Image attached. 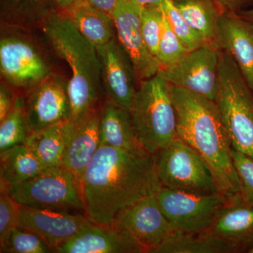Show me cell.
Segmentation results:
<instances>
[{
	"label": "cell",
	"instance_id": "1",
	"mask_svg": "<svg viewBox=\"0 0 253 253\" xmlns=\"http://www.w3.org/2000/svg\"><path fill=\"white\" fill-rule=\"evenodd\" d=\"M84 214L98 225L113 226L123 208L155 194L161 186L156 155L101 145L81 181Z\"/></svg>",
	"mask_w": 253,
	"mask_h": 253
},
{
	"label": "cell",
	"instance_id": "2",
	"mask_svg": "<svg viewBox=\"0 0 253 253\" xmlns=\"http://www.w3.org/2000/svg\"><path fill=\"white\" fill-rule=\"evenodd\" d=\"M176 136L195 150L211 169L220 194L233 198L240 192L231 145L215 101L172 85Z\"/></svg>",
	"mask_w": 253,
	"mask_h": 253
},
{
	"label": "cell",
	"instance_id": "3",
	"mask_svg": "<svg viewBox=\"0 0 253 253\" xmlns=\"http://www.w3.org/2000/svg\"><path fill=\"white\" fill-rule=\"evenodd\" d=\"M55 52L68 63L72 77L68 83L71 119L80 117L100 103L101 63L96 46L80 33L65 14L54 15L44 25Z\"/></svg>",
	"mask_w": 253,
	"mask_h": 253
},
{
	"label": "cell",
	"instance_id": "4",
	"mask_svg": "<svg viewBox=\"0 0 253 253\" xmlns=\"http://www.w3.org/2000/svg\"><path fill=\"white\" fill-rule=\"evenodd\" d=\"M139 84L129 110L131 121L141 146L156 155L177 136L172 84L160 72Z\"/></svg>",
	"mask_w": 253,
	"mask_h": 253
},
{
	"label": "cell",
	"instance_id": "5",
	"mask_svg": "<svg viewBox=\"0 0 253 253\" xmlns=\"http://www.w3.org/2000/svg\"><path fill=\"white\" fill-rule=\"evenodd\" d=\"M214 101L231 148L253 159V90L231 55L221 49Z\"/></svg>",
	"mask_w": 253,
	"mask_h": 253
},
{
	"label": "cell",
	"instance_id": "6",
	"mask_svg": "<svg viewBox=\"0 0 253 253\" xmlns=\"http://www.w3.org/2000/svg\"><path fill=\"white\" fill-rule=\"evenodd\" d=\"M20 206L38 209L84 212L81 181L63 166L48 168L27 181L1 188Z\"/></svg>",
	"mask_w": 253,
	"mask_h": 253
},
{
	"label": "cell",
	"instance_id": "7",
	"mask_svg": "<svg viewBox=\"0 0 253 253\" xmlns=\"http://www.w3.org/2000/svg\"><path fill=\"white\" fill-rule=\"evenodd\" d=\"M156 164L158 179L165 187L196 194L219 193L204 160L177 136L156 155Z\"/></svg>",
	"mask_w": 253,
	"mask_h": 253
},
{
	"label": "cell",
	"instance_id": "8",
	"mask_svg": "<svg viewBox=\"0 0 253 253\" xmlns=\"http://www.w3.org/2000/svg\"><path fill=\"white\" fill-rule=\"evenodd\" d=\"M158 206L174 231H208L231 198L220 193L201 195L160 186L154 194Z\"/></svg>",
	"mask_w": 253,
	"mask_h": 253
},
{
	"label": "cell",
	"instance_id": "9",
	"mask_svg": "<svg viewBox=\"0 0 253 253\" xmlns=\"http://www.w3.org/2000/svg\"><path fill=\"white\" fill-rule=\"evenodd\" d=\"M219 50L214 44H204L159 72L172 85L214 101L219 83Z\"/></svg>",
	"mask_w": 253,
	"mask_h": 253
},
{
	"label": "cell",
	"instance_id": "10",
	"mask_svg": "<svg viewBox=\"0 0 253 253\" xmlns=\"http://www.w3.org/2000/svg\"><path fill=\"white\" fill-rule=\"evenodd\" d=\"M68 82L49 74L31 88L24 109L31 132L71 119Z\"/></svg>",
	"mask_w": 253,
	"mask_h": 253
},
{
	"label": "cell",
	"instance_id": "11",
	"mask_svg": "<svg viewBox=\"0 0 253 253\" xmlns=\"http://www.w3.org/2000/svg\"><path fill=\"white\" fill-rule=\"evenodd\" d=\"M113 226L126 231L145 253H150L174 231L158 206L154 194L121 210L115 218Z\"/></svg>",
	"mask_w": 253,
	"mask_h": 253
},
{
	"label": "cell",
	"instance_id": "12",
	"mask_svg": "<svg viewBox=\"0 0 253 253\" xmlns=\"http://www.w3.org/2000/svg\"><path fill=\"white\" fill-rule=\"evenodd\" d=\"M140 10L130 0H118L112 14L116 37L132 63L139 83L160 71L157 60L150 53L141 34Z\"/></svg>",
	"mask_w": 253,
	"mask_h": 253
},
{
	"label": "cell",
	"instance_id": "13",
	"mask_svg": "<svg viewBox=\"0 0 253 253\" xmlns=\"http://www.w3.org/2000/svg\"><path fill=\"white\" fill-rule=\"evenodd\" d=\"M93 224L85 215L20 206L17 227L34 233L56 253L58 248Z\"/></svg>",
	"mask_w": 253,
	"mask_h": 253
},
{
	"label": "cell",
	"instance_id": "14",
	"mask_svg": "<svg viewBox=\"0 0 253 253\" xmlns=\"http://www.w3.org/2000/svg\"><path fill=\"white\" fill-rule=\"evenodd\" d=\"M96 47L106 99L129 111L136 94L135 83H137L130 59L117 37L104 45Z\"/></svg>",
	"mask_w": 253,
	"mask_h": 253
},
{
	"label": "cell",
	"instance_id": "15",
	"mask_svg": "<svg viewBox=\"0 0 253 253\" xmlns=\"http://www.w3.org/2000/svg\"><path fill=\"white\" fill-rule=\"evenodd\" d=\"M101 104L91 108L80 117L68 121L67 140L63 166L81 181L86 168L99 146Z\"/></svg>",
	"mask_w": 253,
	"mask_h": 253
},
{
	"label": "cell",
	"instance_id": "16",
	"mask_svg": "<svg viewBox=\"0 0 253 253\" xmlns=\"http://www.w3.org/2000/svg\"><path fill=\"white\" fill-rule=\"evenodd\" d=\"M0 66L1 75L8 83L19 87L31 89L49 74L34 49L16 38L1 40Z\"/></svg>",
	"mask_w": 253,
	"mask_h": 253
},
{
	"label": "cell",
	"instance_id": "17",
	"mask_svg": "<svg viewBox=\"0 0 253 253\" xmlns=\"http://www.w3.org/2000/svg\"><path fill=\"white\" fill-rule=\"evenodd\" d=\"M214 44L231 55L253 90V24L237 13H221Z\"/></svg>",
	"mask_w": 253,
	"mask_h": 253
},
{
	"label": "cell",
	"instance_id": "18",
	"mask_svg": "<svg viewBox=\"0 0 253 253\" xmlns=\"http://www.w3.org/2000/svg\"><path fill=\"white\" fill-rule=\"evenodd\" d=\"M58 253H144L126 231L117 226L93 224L56 249Z\"/></svg>",
	"mask_w": 253,
	"mask_h": 253
},
{
	"label": "cell",
	"instance_id": "19",
	"mask_svg": "<svg viewBox=\"0 0 253 253\" xmlns=\"http://www.w3.org/2000/svg\"><path fill=\"white\" fill-rule=\"evenodd\" d=\"M208 231L240 252H249L253 244V206L243 202L240 194L231 198Z\"/></svg>",
	"mask_w": 253,
	"mask_h": 253
},
{
	"label": "cell",
	"instance_id": "20",
	"mask_svg": "<svg viewBox=\"0 0 253 253\" xmlns=\"http://www.w3.org/2000/svg\"><path fill=\"white\" fill-rule=\"evenodd\" d=\"M99 139L103 146L129 151H145L138 140L129 110L108 99L101 104Z\"/></svg>",
	"mask_w": 253,
	"mask_h": 253
},
{
	"label": "cell",
	"instance_id": "21",
	"mask_svg": "<svg viewBox=\"0 0 253 253\" xmlns=\"http://www.w3.org/2000/svg\"><path fill=\"white\" fill-rule=\"evenodd\" d=\"M63 11L80 33L94 46L104 45L116 38L113 18L96 9L87 0Z\"/></svg>",
	"mask_w": 253,
	"mask_h": 253
},
{
	"label": "cell",
	"instance_id": "22",
	"mask_svg": "<svg viewBox=\"0 0 253 253\" xmlns=\"http://www.w3.org/2000/svg\"><path fill=\"white\" fill-rule=\"evenodd\" d=\"M240 252L230 243L209 231L184 233L173 231L151 253H228Z\"/></svg>",
	"mask_w": 253,
	"mask_h": 253
},
{
	"label": "cell",
	"instance_id": "23",
	"mask_svg": "<svg viewBox=\"0 0 253 253\" xmlns=\"http://www.w3.org/2000/svg\"><path fill=\"white\" fill-rule=\"evenodd\" d=\"M0 157L1 188L27 181L46 169L25 144L1 151Z\"/></svg>",
	"mask_w": 253,
	"mask_h": 253
},
{
	"label": "cell",
	"instance_id": "24",
	"mask_svg": "<svg viewBox=\"0 0 253 253\" xmlns=\"http://www.w3.org/2000/svg\"><path fill=\"white\" fill-rule=\"evenodd\" d=\"M68 121L33 131L25 141L24 144L46 168L63 166Z\"/></svg>",
	"mask_w": 253,
	"mask_h": 253
},
{
	"label": "cell",
	"instance_id": "25",
	"mask_svg": "<svg viewBox=\"0 0 253 253\" xmlns=\"http://www.w3.org/2000/svg\"><path fill=\"white\" fill-rule=\"evenodd\" d=\"M172 1L188 24L204 42L214 44L216 27L221 13L213 0H172Z\"/></svg>",
	"mask_w": 253,
	"mask_h": 253
},
{
	"label": "cell",
	"instance_id": "26",
	"mask_svg": "<svg viewBox=\"0 0 253 253\" xmlns=\"http://www.w3.org/2000/svg\"><path fill=\"white\" fill-rule=\"evenodd\" d=\"M0 123V152L24 144L31 133L25 113L24 99L16 98L12 109Z\"/></svg>",
	"mask_w": 253,
	"mask_h": 253
},
{
	"label": "cell",
	"instance_id": "27",
	"mask_svg": "<svg viewBox=\"0 0 253 253\" xmlns=\"http://www.w3.org/2000/svg\"><path fill=\"white\" fill-rule=\"evenodd\" d=\"M161 7L172 31L188 51H192L206 44L188 24L172 0H165Z\"/></svg>",
	"mask_w": 253,
	"mask_h": 253
},
{
	"label": "cell",
	"instance_id": "28",
	"mask_svg": "<svg viewBox=\"0 0 253 253\" xmlns=\"http://www.w3.org/2000/svg\"><path fill=\"white\" fill-rule=\"evenodd\" d=\"M189 52L169 26L167 18L163 14L162 31L160 38L158 52L156 59L160 69L172 66L186 56Z\"/></svg>",
	"mask_w": 253,
	"mask_h": 253
},
{
	"label": "cell",
	"instance_id": "29",
	"mask_svg": "<svg viewBox=\"0 0 253 253\" xmlns=\"http://www.w3.org/2000/svg\"><path fill=\"white\" fill-rule=\"evenodd\" d=\"M1 253H50L54 251L34 233L16 227L11 231Z\"/></svg>",
	"mask_w": 253,
	"mask_h": 253
},
{
	"label": "cell",
	"instance_id": "30",
	"mask_svg": "<svg viewBox=\"0 0 253 253\" xmlns=\"http://www.w3.org/2000/svg\"><path fill=\"white\" fill-rule=\"evenodd\" d=\"M163 20V12L160 6H149L140 10V27L141 34L150 53L157 56L158 46Z\"/></svg>",
	"mask_w": 253,
	"mask_h": 253
},
{
	"label": "cell",
	"instance_id": "31",
	"mask_svg": "<svg viewBox=\"0 0 253 253\" xmlns=\"http://www.w3.org/2000/svg\"><path fill=\"white\" fill-rule=\"evenodd\" d=\"M233 163L240 182V196L245 204L253 207V159L231 149Z\"/></svg>",
	"mask_w": 253,
	"mask_h": 253
},
{
	"label": "cell",
	"instance_id": "32",
	"mask_svg": "<svg viewBox=\"0 0 253 253\" xmlns=\"http://www.w3.org/2000/svg\"><path fill=\"white\" fill-rule=\"evenodd\" d=\"M20 205L6 191L1 190L0 195V244L4 246L11 231L17 227Z\"/></svg>",
	"mask_w": 253,
	"mask_h": 253
},
{
	"label": "cell",
	"instance_id": "33",
	"mask_svg": "<svg viewBox=\"0 0 253 253\" xmlns=\"http://www.w3.org/2000/svg\"><path fill=\"white\" fill-rule=\"evenodd\" d=\"M221 13H238L253 4V0H213Z\"/></svg>",
	"mask_w": 253,
	"mask_h": 253
},
{
	"label": "cell",
	"instance_id": "34",
	"mask_svg": "<svg viewBox=\"0 0 253 253\" xmlns=\"http://www.w3.org/2000/svg\"><path fill=\"white\" fill-rule=\"evenodd\" d=\"M15 99L11 89L5 84H1L0 88V122L6 118L12 109Z\"/></svg>",
	"mask_w": 253,
	"mask_h": 253
},
{
	"label": "cell",
	"instance_id": "35",
	"mask_svg": "<svg viewBox=\"0 0 253 253\" xmlns=\"http://www.w3.org/2000/svg\"><path fill=\"white\" fill-rule=\"evenodd\" d=\"M87 1L96 9L106 13L111 17L118 2V0H87Z\"/></svg>",
	"mask_w": 253,
	"mask_h": 253
},
{
	"label": "cell",
	"instance_id": "36",
	"mask_svg": "<svg viewBox=\"0 0 253 253\" xmlns=\"http://www.w3.org/2000/svg\"><path fill=\"white\" fill-rule=\"evenodd\" d=\"M130 1L133 4L141 9V8L149 7V6H160L165 0H130Z\"/></svg>",
	"mask_w": 253,
	"mask_h": 253
},
{
	"label": "cell",
	"instance_id": "37",
	"mask_svg": "<svg viewBox=\"0 0 253 253\" xmlns=\"http://www.w3.org/2000/svg\"><path fill=\"white\" fill-rule=\"evenodd\" d=\"M84 1H86V0H55L58 7L63 10V11L69 9V8L71 7L73 5Z\"/></svg>",
	"mask_w": 253,
	"mask_h": 253
},
{
	"label": "cell",
	"instance_id": "38",
	"mask_svg": "<svg viewBox=\"0 0 253 253\" xmlns=\"http://www.w3.org/2000/svg\"><path fill=\"white\" fill-rule=\"evenodd\" d=\"M241 17L253 24V9H244L237 13Z\"/></svg>",
	"mask_w": 253,
	"mask_h": 253
},
{
	"label": "cell",
	"instance_id": "39",
	"mask_svg": "<svg viewBox=\"0 0 253 253\" xmlns=\"http://www.w3.org/2000/svg\"><path fill=\"white\" fill-rule=\"evenodd\" d=\"M249 253H253V246H251V249H249Z\"/></svg>",
	"mask_w": 253,
	"mask_h": 253
}]
</instances>
